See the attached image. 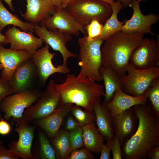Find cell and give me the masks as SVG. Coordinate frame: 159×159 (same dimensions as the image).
Masks as SVG:
<instances>
[{"label": "cell", "instance_id": "cell-47", "mask_svg": "<svg viewBox=\"0 0 159 159\" xmlns=\"http://www.w3.org/2000/svg\"><path fill=\"white\" fill-rule=\"evenodd\" d=\"M3 141L0 140V145H2Z\"/></svg>", "mask_w": 159, "mask_h": 159}, {"label": "cell", "instance_id": "cell-18", "mask_svg": "<svg viewBox=\"0 0 159 159\" xmlns=\"http://www.w3.org/2000/svg\"><path fill=\"white\" fill-rule=\"evenodd\" d=\"M73 107L71 103H60L57 108L50 115L42 119L31 121L42 129L52 139L57 134L63 122Z\"/></svg>", "mask_w": 159, "mask_h": 159}, {"label": "cell", "instance_id": "cell-26", "mask_svg": "<svg viewBox=\"0 0 159 159\" xmlns=\"http://www.w3.org/2000/svg\"><path fill=\"white\" fill-rule=\"evenodd\" d=\"M13 25L19 27L24 31L34 32L35 24L21 20L18 16L10 12L0 0V32L7 25Z\"/></svg>", "mask_w": 159, "mask_h": 159}, {"label": "cell", "instance_id": "cell-12", "mask_svg": "<svg viewBox=\"0 0 159 159\" xmlns=\"http://www.w3.org/2000/svg\"><path fill=\"white\" fill-rule=\"evenodd\" d=\"M140 2L131 0L130 6L133 10L132 16L129 20H125L121 31L126 34L139 32L153 36L155 34L152 30V25L158 22L159 16L152 13L143 14L140 10Z\"/></svg>", "mask_w": 159, "mask_h": 159}, {"label": "cell", "instance_id": "cell-39", "mask_svg": "<svg viewBox=\"0 0 159 159\" xmlns=\"http://www.w3.org/2000/svg\"><path fill=\"white\" fill-rule=\"evenodd\" d=\"M147 158L151 159H159V145L153 146L147 152L146 154Z\"/></svg>", "mask_w": 159, "mask_h": 159}, {"label": "cell", "instance_id": "cell-35", "mask_svg": "<svg viewBox=\"0 0 159 159\" xmlns=\"http://www.w3.org/2000/svg\"><path fill=\"white\" fill-rule=\"evenodd\" d=\"M14 92L9 85L8 81L2 77L0 78V105L4 99L6 97L13 94Z\"/></svg>", "mask_w": 159, "mask_h": 159}, {"label": "cell", "instance_id": "cell-27", "mask_svg": "<svg viewBox=\"0 0 159 159\" xmlns=\"http://www.w3.org/2000/svg\"><path fill=\"white\" fill-rule=\"evenodd\" d=\"M56 158L68 159L72 151L69 132L67 130H61L51 141Z\"/></svg>", "mask_w": 159, "mask_h": 159}, {"label": "cell", "instance_id": "cell-33", "mask_svg": "<svg viewBox=\"0 0 159 159\" xmlns=\"http://www.w3.org/2000/svg\"><path fill=\"white\" fill-rule=\"evenodd\" d=\"M110 143L113 159H122L121 155V145L118 136L115 134L114 139L110 140L105 138Z\"/></svg>", "mask_w": 159, "mask_h": 159}, {"label": "cell", "instance_id": "cell-31", "mask_svg": "<svg viewBox=\"0 0 159 159\" xmlns=\"http://www.w3.org/2000/svg\"><path fill=\"white\" fill-rule=\"evenodd\" d=\"M69 132L72 151L84 147L81 127L79 126Z\"/></svg>", "mask_w": 159, "mask_h": 159}, {"label": "cell", "instance_id": "cell-10", "mask_svg": "<svg viewBox=\"0 0 159 159\" xmlns=\"http://www.w3.org/2000/svg\"><path fill=\"white\" fill-rule=\"evenodd\" d=\"M49 47L48 45L46 44L38 49L31 57L37 71V85L39 88L44 87L48 78L53 74L58 73L66 74L70 71L67 65L62 64L56 67L53 65L52 60L55 54L49 52Z\"/></svg>", "mask_w": 159, "mask_h": 159}, {"label": "cell", "instance_id": "cell-43", "mask_svg": "<svg viewBox=\"0 0 159 159\" xmlns=\"http://www.w3.org/2000/svg\"><path fill=\"white\" fill-rule=\"evenodd\" d=\"M120 1L123 4L124 7H127L130 6L131 0H117Z\"/></svg>", "mask_w": 159, "mask_h": 159}, {"label": "cell", "instance_id": "cell-36", "mask_svg": "<svg viewBox=\"0 0 159 159\" xmlns=\"http://www.w3.org/2000/svg\"><path fill=\"white\" fill-rule=\"evenodd\" d=\"M20 157L10 149L0 145V159H19Z\"/></svg>", "mask_w": 159, "mask_h": 159}, {"label": "cell", "instance_id": "cell-1", "mask_svg": "<svg viewBox=\"0 0 159 159\" xmlns=\"http://www.w3.org/2000/svg\"><path fill=\"white\" fill-rule=\"evenodd\" d=\"M138 121L134 134L121 147L123 159H146L148 151L159 145V117L150 104L144 103L132 106Z\"/></svg>", "mask_w": 159, "mask_h": 159}, {"label": "cell", "instance_id": "cell-20", "mask_svg": "<svg viewBox=\"0 0 159 159\" xmlns=\"http://www.w3.org/2000/svg\"><path fill=\"white\" fill-rule=\"evenodd\" d=\"M26 10L22 14L24 19L34 24H39L50 17L56 7L47 0H26Z\"/></svg>", "mask_w": 159, "mask_h": 159}, {"label": "cell", "instance_id": "cell-21", "mask_svg": "<svg viewBox=\"0 0 159 159\" xmlns=\"http://www.w3.org/2000/svg\"><path fill=\"white\" fill-rule=\"evenodd\" d=\"M148 99L143 96L134 97L118 89L114 92L112 100L105 104L112 117L117 116L132 106L146 102Z\"/></svg>", "mask_w": 159, "mask_h": 159}, {"label": "cell", "instance_id": "cell-25", "mask_svg": "<svg viewBox=\"0 0 159 159\" xmlns=\"http://www.w3.org/2000/svg\"><path fill=\"white\" fill-rule=\"evenodd\" d=\"M112 12L103 25L99 37L104 41L113 34L121 31L125 23V20L119 21L117 19V14L124 7L122 4L119 1H115L110 4Z\"/></svg>", "mask_w": 159, "mask_h": 159}, {"label": "cell", "instance_id": "cell-5", "mask_svg": "<svg viewBox=\"0 0 159 159\" xmlns=\"http://www.w3.org/2000/svg\"><path fill=\"white\" fill-rule=\"evenodd\" d=\"M65 8L84 27L93 19L105 23L112 12L110 4L94 0H72Z\"/></svg>", "mask_w": 159, "mask_h": 159}, {"label": "cell", "instance_id": "cell-37", "mask_svg": "<svg viewBox=\"0 0 159 159\" xmlns=\"http://www.w3.org/2000/svg\"><path fill=\"white\" fill-rule=\"evenodd\" d=\"M11 130L9 124L4 120L1 116L0 117V134L6 135L9 134Z\"/></svg>", "mask_w": 159, "mask_h": 159}, {"label": "cell", "instance_id": "cell-4", "mask_svg": "<svg viewBox=\"0 0 159 159\" xmlns=\"http://www.w3.org/2000/svg\"><path fill=\"white\" fill-rule=\"evenodd\" d=\"M87 34L79 38V65L81 67L77 76L93 81L103 80L99 70L102 65L100 48L104 41L99 37L88 40Z\"/></svg>", "mask_w": 159, "mask_h": 159}, {"label": "cell", "instance_id": "cell-19", "mask_svg": "<svg viewBox=\"0 0 159 159\" xmlns=\"http://www.w3.org/2000/svg\"><path fill=\"white\" fill-rule=\"evenodd\" d=\"M0 44V63L3 67L1 77L8 81L17 67L24 60L30 58L31 54L25 50H16L5 48Z\"/></svg>", "mask_w": 159, "mask_h": 159}, {"label": "cell", "instance_id": "cell-15", "mask_svg": "<svg viewBox=\"0 0 159 159\" xmlns=\"http://www.w3.org/2000/svg\"><path fill=\"white\" fill-rule=\"evenodd\" d=\"M38 78L37 68L31 57L22 62L17 67L8 82L16 93L36 88Z\"/></svg>", "mask_w": 159, "mask_h": 159}, {"label": "cell", "instance_id": "cell-46", "mask_svg": "<svg viewBox=\"0 0 159 159\" xmlns=\"http://www.w3.org/2000/svg\"><path fill=\"white\" fill-rule=\"evenodd\" d=\"M105 2L111 4L114 3V0H94Z\"/></svg>", "mask_w": 159, "mask_h": 159}, {"label": "cell", "instance_id": "cell-13", "mask_svg": "<svg viewBox=\"0 0 159 159\" xmlns=\"http://www.w3.org/2000/svg\"><path fill=\"white\" fill-rule=\"evenodd\" d=\"M34 32L43 43L48 45L54 50L61 53L63 64L67 65V61L69 57H77V55L70 52L66 47L67 43L72 39V35L58 29L49 30L39 24H35Z\"/></svg>", "mask_w": 159, "mask_h": 159}, {"label": "cell", "instance_id": "cell-29", "mask_svg": "<svg viewBox=\"0 0 159 159\" xmlns=\"http://www.w3.org/2000/svg\"><path fill=\"white\" fill-rule=\"evenodd\" d=\"M143 96L148 99L155 114L159 117V77L153 80L150 87Z\"/></svg>", "mask_w": 159, "mask_h": 159}, {"label": "cell", "instance_id": "cell-14", "mask_svg": "<svg viewBox=\"0 0 159 159\" xmlns=\"http://www.w3.org/2000/svg\"><path fill=\"white\" fill-rule=\"evenodd\" d=\"M39 24L49 30L58 29L70 35L87 34L85 27L69 14L66 8H56L53 14Z\"/></svg>", "mask_w": 159, "mask_h": 159}, {"label": "cell", "instance_id": "cell-9", "mask_svg": "<svg viewBox=\"0 0 159 159\" xmlns=\"http://www.w3.org/2000/svg\"><path fill=\"white\" fill-rule=\"evenodd\" d=\"M159 35L157 40L145 37L135 49L129 63L135 68L146 69L159 66Z\"/></svg>", "mask_w": 159, "mask_h": 159}, {"label": "cell", "instance_id": "cell-16", "mask_svg": "<svg viewBox=\"0 0 159 159\" xmlns=\"http://www.w3.org/2000/svg\"><path fill=\"white\" fill-rule=\"evenodd\" d=\"M13 26L6 32L5 36L10 45L9 48L16 50H25L33 54L42 46V40L32 32H27Z\"/></svg>", "mask_w": 159, "mask_h": 159}, {"label": "cell", "instance_id": "cell-3", "mask_svg": "<svg viewBox=\"0 0 159 159\" xmlns=\"http://www.w3.org/2000/svg\"><path fill=\"white\" fill-rule=\"evenodd\" d=\"M60 97V103L75 104L89 112L104 96V87L90 80L68 74L63 83L56 84Z\"/></svg>", "mask_w": 159, "mask_h": 159}, {"label": "cell", "instance_id": "cell-32", "mask_svg": "<svg viewBox=\"0 0 159 159\" xmlns=\"http://www.w3.org/2000/svg\"><path fill=\"white\" fill-rule=\"evenodd\" d=\"M103 25L96 19H93L85 28L87 37L89 40L99 37L101 32Z\"/></svg>", "mask_w": 159, "mask_h": 159}, {"label": "cell", "instance_id": "cell-45", "mask_svg": "<svg viewBox=\"0 0 159 159\" xmlns=\"http://www.w3.org/2000/svg\"><path fill=\"white\" fill-rule=\"evenodd\" d=\"M71 1L72 0H63L62 3V7L65 8Z\"/></svg>", "mask_w": 159, "mask_h": 159}, {"label": "cell", "instance_id": "cell-44", "mask_svg": "<svg viewBox=\"0 0 159 159\" xmlns=\"http://www.w3.org/2000/svg\"><path fill=\"white\" fill-rule=\"evenodd\" d=\"M7 4L9 7L10 9L12 11L14 10V8L13 7L12 3V0H3Z\"/></svg>", "mask_w": 159, "mask_h": 159}, {"label": "cell", "instance_id": "cell-28", "mask_svg": "<svg viewBox=\"0 0 159 159\" xmlns=\"http://www.w3.org/2000/svg\"><path fill=\"white\" fill-rule=\"evenodd\" d=\"M37 140L36 151L33 154L35 159H56L54 149L46 135L41 131Z\"/></svg>", "mask_w": 159, "mask_h": 159}, {"label": "cell", "instance_id": "cell-48", "mask_svg": "<svg viewBox=\"0 0 159 159\" xmlns=\"http://www.w3.org/2000/svg\"><path fill=\"white\" fill-rule=\"evenodd\" d=\"M2 69H3V67L2 65L0 63V69L1 70Z\"/></svg>", "mask_w": 159, "mask_h": 159}, {"label": "cell", "instance_id": "cell-17", "mask_svg": "<svg viewBox=\"0 0 159 159\" xmlns=\"http://www.w3.org/2000/svg\"><path fill=\"white\" fill-rule=\"evenodd\" d=\"M138 121L137 114L132 107L119 115L112 117L113 132L119 138L122 146L135 132Z\"/></svg>", "mask_w": 159, "mask_h": 159}, {"label": "cell", "instance_id": "cell-38", "mask_svg": "<svg viewBox=\"0 0 159 159\" xmlns=\"http://www.w3.org/2000/svg\"><path fill=\"white\" fill-rule=\"evenodd\" d=\"M104 144L101 150L100 159H110V152L111 150L109 142L107 140Z\"/></svg>", "mask_w": 159, "mask_h": 159}, {"label": "cell", "instance_id": "cell-24", "mask_svg": "<svg viewBox=\"0 0 159 159\" xmlns=\"http://www.w3.org/2000/svg\"><path fill=\"white\" fill-rule=\"evenodd\" d=\"M99 72L104 81L105 93L102 102L106 103L112 99L116 90H122L120 78L114 70L109 66L100 67Z\"/></svg>", "mask_w": 159, "mask_h": 159}, {"label": "cell", "instance_id": "cell-30", "mask_svg": "<svg viewBox=\"0 0 159 159\" xmlns=\"http://www.w3.org/2000/svg\"><path fill=\"white\" fill-rule=\"evenodd\" d=\"M71 111L81 127L95 122V116L93 112H89L84 110L80 107L76 106L73 107Z\"/></svg>", "mask_w": 159, "mask_h": 159}, {"label": "cell", "instance_id": "cell-34", "mask_svg": "<svg viewBox=\"0 0 159 159\" xmlns=\"http://www.w3.org/2000/svg\"><path fill=\"white\" fill-rule=\"evenodd\" d=\"M92 152L83 147L72 151L68 159H93Z\"/></svg>", "mask_w": 159, "mask_h": 159}, {"label": "cell", "instance_id": "cell-42", "mask_svg": "<svg viewBox=\"0 0 159 159\" xmlns=\"http://www.w3.org/2000/svg\"><path fill=\"white\" fill-rule=\"evenodd\" d=\"M9 44L6 36L0 32V44L5 45Z\"/></svg>", "mask_w": 159, "mask_h": 159}, {"label": "cell", "instance_id": "cell-49", "mask_svg": "<svg viewBox=\"0 0 159 159\" xmlns=\"http://www.w3.org/2000/svg\"><path fill=\"white\" fill-rule=\"evenodd\" d=\"M137 0L139 1L140 2V1H147V0Z\"/></svg>", "mask_w": 159, "mask_h": 159}, {"label": "cell", "instance_id": "cell-40", "mask_svg": "<svg viewBox=\"0 0 159 159\" xmlns=\"http://www.w3.org/2000/svg\"><path fill=\"white\" fill-rule=\"evenodd\" d=\"M79 126L77 120L71 116L69 117L67 120L66 125V128L67 130L70 131L76 128Z\"/></svg>", "mask_w": 159, "mask_h": 159}, {"label": "cell", "instance_id": "cell-7", "mask_svg": "<svg viewBox=\"0 0 159 159\" xmlns=\"http://www.w3.org/2000/svg\"><path fill=\"white\" fill-rule=\"evenodd\" d=\"M39 89L34 88L9 95L5 97L0 105L4 118L14 121L23 118L24 110L36 102L42 93Z\"/></svg>", "mask_w": 159, "mask_h": 159}, {"label": "cell", "instance_id": "cell-8", "mask_svg": "<svg viewBox=\"0 0 159 159\" xmlns=\"http://www.w3.org/2000/svg\"><path fill=\"white\" fill-rule=\"evenodd\" d=\"M53 80H50L35 103L26 109L23 119L32 121L44 118L50 115L57 108L60 97Z\"/></svg>", "mask_w": 159, "mask_h": 159}, {"label": "cell", "instance_id": "cell-22", "mask_svg": "<svg viewBox=\"0 0 159 159\" xmlns=\"http://www.w3.org/2000/svg\"><path fill=\"white\" fill-rule=\"evenodd\" d=\"M93 111L100 132L105 138L112 140L115 134L112 127V116L109 110L104 103L100 102L95 105Z\"/></svg>", "mask_w": 159, "mask_h": 159}, {"label": "cell", "instance_id": "cell-41", "mask_svg": "<svg viewBox=\"0 0 159 159\" xmlns=\"http://www.w3.org/2000/svg\"><path fill=\"white\" fill-rule=\"evenodd\" d=\"M51 4L56 7V8H61L63 0H47Z\"/></svg>", "mask_w": 159, "mask_h": 159}, {"label": "cell", "instance_id": "cell-11", "mask_svg": "<svg viewBox=\"0 0 159 159\" xmlns=\"http://www.w3.org/2000/svg\"><path fill=\"white\" fill-rule=\"evenodd\" d=\"M16 127L14 130L18 134L17 141L11 142L8 145L10 149L20 158L23 159H35L32 150L36 126L30 121L23 118L16 120Z\"/></svg>", "mask_w": 159, "mask_h": 159}, {"label": "cell", "instance_id": "cell-23", "mask_svg": "<svg viewBox=\"0 0 159 159\" xmlns=\"http://www.w3.org/2000/svg\"><path fill=\"white\" fill-rule=\"evenodd\" d=\"M81 127L84 147L92 153H100L105 139L99 131L95 124L92 123Z\"/></svg>", "mask_w": 159, "mask_h": 159}, {"label": "cell", "instance_id": "cell-6", "mask_svg": "<svg viewBox=\"0 0 159 159\" xmlns=\"http://www.w3.org/2000/svg\"><path fill=\"white\" fill-rule=\"evenodd\" d=\"M127 72V75L120 78L122 90L134 97L143 96L150 87L153 80L159 77L158 67L140 69L129 63Z\"/></svg>", "mask_w": 159, "mask_h": 159}, {"label": "cell", "instance_id": "cell-2", "mask_svg": "<svg viewBox=\"0 0 159 159\" xmlns=\"http://www.w3.org/2000/svg\"><path fill=\"white\" fill-rule=\"evenodd\" d=\"M144 34H130L120 31L110 36L101 47L102 65L109 66L120 78L125 75L132 53L143 38Z\"/></svg>", "mask_w": 159, "mask_h": 159}]
</instances>
